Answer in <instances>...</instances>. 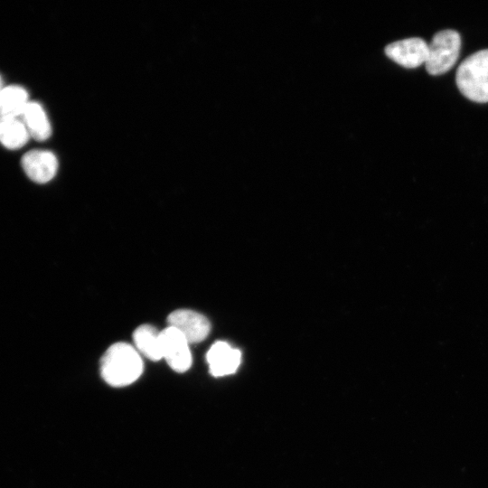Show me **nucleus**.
<instances>
[{
    "instance_id": "obj_1",
    "label": "nucleus",
    "mask_w": 488,
    "mask_h": 488,
    "mask_svg": "<svg viewBox=\"0 0 488 488\" xmlns=\"http://www.w3.org/2000/svg\"><path fill=\"white\" fill-rule=\"evenodd\" d=\"M143 361L138 351L127 343L112 344L100 360V373L112 387H125L142 374Z\"/></svg>"
},
{
    "instance_id": "obj_7",
    "label": "nucleus",
    "mask_w": 488,
    "mask_h": 488,
    "mask_svg": "<svg viewBox=\"0 0 488 488\" xmlns=\"http://www.w3.org/2000/svg\"><path fill=\"white\" fill-rule=\"evenodd\" d=\"M21 165L32 181L45 183L55 176L58 170V160L51 151L34 149L23 155Z\"/></svg>"
},
{
    "instance_id": "obj_11",
    "label": "nucleus",
    "mask_w": 488,
    "mask_h": 488,
    "mask_svg": "<svg viewBox=\"0 0 488 488\" xmlns=\"http://www.w3.org/2000/svg\"><path fill=\"white\" fill-rule=\"evenodd\" d=\"M29 102L28 92L23 87L5 86L0 93V117L21 118Z\"/></svg>"
},
{
    "instance_id": "obj_2",
    "label": "nucleus",
    "mask_w": 488,
    "mask_h": 488,
    "mask_svg": "<svg viewBox=\"0 0 488 488\" xmlns=\"http://www.w3.org/2000/svg\"><path fill=\"white\" fill-rule=\"evenodd\" d=\"M455 81L460 92L468 99L488 102V49L465 58L457 68Z\"/></svg>"
},
{
    "instance_id": "obj_4",
    "label": "nucleus",
    "mask_w": 488,
    "mask_h": 488,
    "mask_svg": "<svg viewBox=\"0 0 488 488\" xmlns=\"http://www.w3.org/2000/svg\"><path fill=\"white\" fill-rule=\"evenodd\" d=\"M163 359L176 372H184L192 365L190 343L175 328L168 326L161 331Z\"/></svg>"
},
{
    "instance_id": "obj_6",
    "label": "nucleus",
    "mask_w": 488,
    "mask_h": 488,
    "mask_svg": "<svg viewBox=\"0 0 488 488\" xmlns=\"http://www.w3.org/2000/svg\"><path fill=\"white\" fill-rule=\"evenodd\" d=\"M386 55L396 63L408 69L426 63L428 43L418 37L408 38L389 43L385 48Z\"/></svg>"
},
{
    "instance_id": "obj_13",
    "label": "nucleus",
    "mask_w": 488,
    "mask_h": 488,
    "mask_svg": "<svg viewBox=\"0 0 488 488\" xmlns=\"http://www.w3.org/2000/svg\"><path fill=\"white\" fill-rule=\"evenodd\" d=\"M4 87L5 86H3L2 79H1V76H0V93H1Z\"/></svg>"
},
{
    "instance_id": "obj_3",
    "label": "nucleus",
    "mask_w": 488,
    "mask_h": 488,
    "mask_svg": "<svg viewBox=\"0 0 488 488\" xmlns=\"http://www.w3.org/2000/svg\"><path fill=\"white\" fill-rule=\"evenodd\" d=\"M461 48L460 34L455 30L436 33L428 43L426 70L430 75L447 72L457 61Z\"/></svg>"
},
{
    "instance_id": "obj_8",
    "label": "nucleus",
    "mask_w": 488,
    "mask_h": 488,
    "mask_svg": "<svg viewBox=\"0 0 488 488\" xmlns=\"http://www.w3.org/2000/svg\"><path fill=\"white\" fill-rule=\"evenodd\" d=\"M210 373L214 377L233 374L241 362V352L222 341L213 343L206 354Z\"/></svg>"
},
{
    "instance_id": "obj_9",
    "label": "nucleus",
    "mask_w": 488,
    "mask_h": 488,
    "mask_svg": "<svg viewBox=\"0 0 488 488\" xmlns=\"http://www.w3.org/2000/svg\"><path fill=\"white\" fill-rule=\"evenodd\" d=\"M21 119L25 125L31 137L37 141H44L52 135V127L42 106L36 101H30Z\"/></svg>"
},
{
    "instance_id": "obj_5",
    "label": "nucleus",
    "mask_w": 488,
    "mask_h": 488,
    "mask_svg": "<svg viewBox=\"0 0 488 488\" xmlns=\"http://www.w3.org/2000/svg\"><path fill=\"white\" fill-rule=\"evenodd\" d=\"M168 326L175 328L189 342L197 343L203 341L211 331L208 319L192 310L178 309L172 312L167 318Z\"/></svg>"
},
{
    "instance_id": "obj_12",
    "label": "nucleus",
    "mask_w": 488,
    "mask_h": 488,
    "mask_svg": "<svg viewBox=\"0 0 488 488\" xmlns=\"http://www.w3.org/2000/svg\"><path fill=\"white\" fill-rule=\"evenodd\" d=\"M29 132L21 118L0 117V143L7 149L16 150L30 138Z\"/></svg>"
},
{
    "instance_id": "obj_10",
    "label": "nucleus",
    "mask_w": 488,
    "mask_h": 488,
    "mask_svg": "<svg viewBox=\"0 0 488 488\" xmlns=\"http://www.w3.org/2000/svg\"><path fill=\"white\" fill-rule=\"evenodd\" d=\"M133 339L139 353L152 361L163 359L161 331L150 324H143L135 330Z\"/></svg>"
}]
</instances>
